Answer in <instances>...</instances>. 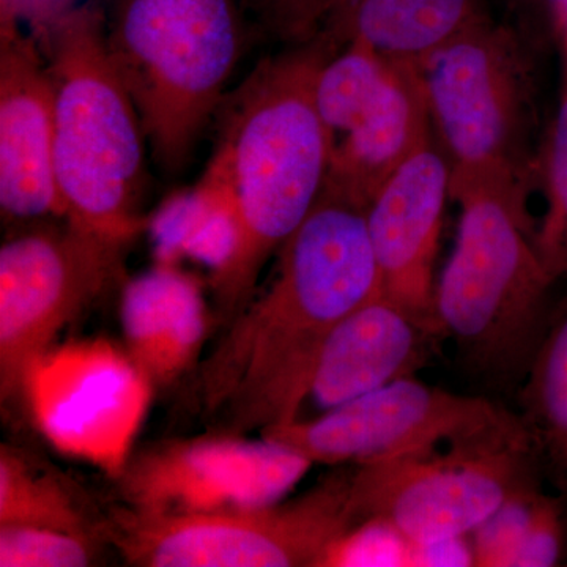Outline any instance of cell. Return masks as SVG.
<instances>
[{"mask_svg": "<svg viewBox=\"0 0 567 567\" xmlns=\"http://www.w3.org/2000/svg\"><path fill=\"white\" fill-rule=\"evenodd\" d=\"M410 548L390 525L365 520L328 548L320 567L410 566Z\"/></svg>", "mask_w": 567, "mask_h": 567, "instance_id": "cell-23", "label": "cell"}, {"mask_svg": "<svg viewBox=\"0 0 567 567\" xmlns=\"http://www.w3.org/2000/svg\"><path fill=\"white\" fill-rule=\"evenodd\" d=\"M410 566H473L470 537L440 540L410 548Z\"/></svg>", "mask_w": 567, "mask_h": 567, "instance_id": "cell-26", "label": "cell"}, {"mask_svg": "<svg viewBox=\"0 0 567 567\" xmlns=\"http://www.w3.org/2000/svg\"><path fill=\"white\" fill-rule=\"evenodd\" d=\"M447 197L451 164L432 136L386 178L364 208L380 290L435 324V259Z\"/></svg>", "mask_w": 567, "mask_h": 567, "instance_id": "cell-13", "label": "cell"}, {"mask_svg": "<svg viewBox=\"0 0 567 567\" xmlns=\"http://www.w3.org/2000/svg\"><path fill=\"white\" fill-rule=\"evenodd\" d=\"M350 466L358 525L383 522L412 546L468 536L524 484L546 476L525 427Z\"/></svg>", "mask_w": 567, "mask_h": 567, "instance_id": "cell-8", "label": "cell"}, {"mask_svg": "<svg viewBox=\"0 0 567 567\" xmlns=\"http://www.w3.org/2000/svg\"><path fill=\"white\" fill-rule=\"evenodd\" d=\"M54 95V169L66 219L130 246L145 229L144 128L104 43V14L74 7L37 33Z\"/></svg>", "mask_w": 567, "mask_h": 567, "instance_id": "cell-4", "label": "cell"}, {"mask_svg": "<svg viewBox=\"0 0 567 567\" xmlns=\"http://www.w3.org/2000/svg\"><path fill=\"white\" fill-rule=\"evenodd\" d=\"M311 464L260 439L205 435L142 450L118 481L123 505L145 513H203L270 505Z\"/></svg>", "mask_w": 567, "mask_h": 567, "instance_id": "cell-11", "label": "cell"}, {"mask_svg": "<svg viewBox=\"0 0 567 567\" xmlns=\"http://www.w3.org/2000/svg\"><path fill=\"white\" fill-rule=\"evenodd\" d=\"M95 537L58 529L0 525V567H87L103 561Z\"/></svg>", "mask_w": 567, "mask_h": 567, "instance_id": "cell-21", "label": "cell"}, {"mask_svg": "<svg viewBox=\"0 0 567 567\" xmlns=\"http://www.w3.org/2000/svg\"><path fill=\"white\" fill-rule=\"evenodd\" d=\"M128 246L65 221L25 224L0 248V398L20 401L40 358L114 284Z\"/></svg>", "mask_w": 567, "mask_h": 567, "instance_id": "cell-9", "label": "cell"}, {"mask_svg": "<svg viewBox=\"0 0 567 567\" xmlns=\"http://www.w3.org/2000/svg\"><path fill=\"white\" fill-rule=\"evenodd\" d=\"M454 251L435 284L434 317L458 368L491 393L516 398L558 298L528 207L466 192Z\"/></svg>", "mask_w": 567, "mask_h": 567, "instance_id": "cell-3", "label": "cell"}, {"mask_svg": "<svg viewBox=\"0 0 567 567\" xmlns=\"http://www.w3.org/2000/svg\"><path fill=\"white\" fill-rule=\"evenodd\" d=\"M557 44L561 48L563 65H565V73H563V96L567 95V0L563 2L558 13Z\"/></svg>", "mask_w": 567, "mask_h": 567, "instance_id": "cell-27", "label": "cell"}, {"mask_svg": "<svg viewBox=\"0 0 567 567\" xmlns=\"http://www.w3.org/2000/svg\"><path fill=\"white\" fill-rule=\"evenodd\" d=\"M260 29L287 48L309 43L322 32L338 0H246Z\"/></svg>", "mask_w": 567, "mask_h": 567, "instance_id": "cell-24", "label": "cell"}, {"mask_svg": "<svg viewBox=\"0 0 567 567\" xmlns=\"http://www.w3.org/2000/svg\"><path fill=\"white\" fill-rule=\"evenodd\" d=\"M0 210L6 223L66 219L54 169V95L35 37L0 41Z\"/></svg>", "mask_w": 567, "mask_h": 567, "instance_id": "cell-12", "label": "cell"}, {"mask_svg": "<svg viewBox=\"0 0 567 567\" xmlns=\"http://www.w3.org/2000/svg\"><path fill=\"white\" fill-rule=\"evenodd\" d=\"M246 0H110L104 43L153 158L177 173L226 100L246 47Z\"/></svg>", "mask_w": 567, "mask_h": 567, "instance_id": "cell-6", "label": "cell"}, {"mask_svg": "<svg viewBox=\"0 0 567 567\" xmlns=\"http://www.w3.org/2000/svg\"><path fill=\"white\" fill-rule=\"evenodd\" d=\"M539 186L546 212L537 223V249L551 278L567 281V95L540 142Z\"/></svg>", "mask_w": 567, "mask_h": 567, "instance_id": "cell-20", "label": "cell"}, {"mask_svg": "<svg viewBox=\"0 0 567 567\" xmlns=\"http://www.w3.org/2000/svg\"><path fill=\"white\" fill-rule=\"evenodd\" d=\"M432 136L420 63L391 59L382 87L331 144L324 183L365 208L386 178Z\"/></svg>", "mask_w": 567, "mask_h": 567, "instance_id": "cell-15", "label": "cell"}, {"mask_svg": "<svg viewBox=\"0 0 567 567\" xmlns=\"http://www.w3.org/2000/svg\"><path fill=\"white\" fill-rule=\"evenodd\" d=\"M498 399L429 385L416 375L312 417L270 425L260 439L309 464L363 465L524 429Z\"/></svg>", "mask_w": 567, "mask_h": 567, "instance_id": "cell-10", "label": "cell"}, {"mask_svg": "<svg viewBox=\"0 0 567 567\" xmlns=\"http://www.w3.org/2000/svg\"><path fill=\"white\" fill-rule=\"evenodd\" d=\"M336 52L320 35L287 48L260 62L219 107L215 151L192 197L197 227L226 241L212 268L218 328L251 300L265 265L322 193L331 142L315 92Z\"/></svg>", "mask_w": 567, "mask_h": 567, "instance_id": "cell-2", "label": "cell"}, {"mask_svg": "<svg viewBox=\"0 0 567 567\" xmlns=\"http://www.w3.org/2000/svg\"><path fill=\"white\" fill-rule=\"evenodd\" d=\"M0 525L58 529L104 540L103 514L89 509L63 477L40 468L9 445L0 447Z\"/></svg>", "mask_w": 567, "mask_h": 567, "instance_id": "cell-19", "label": "cell"}, {"mask_svg": "<svg viewBox=\"0 0 567 567\" xmlns=\"http://www.w3.org/2000/svg\"><path fill=\"white\" fill-rule=\"evenodd\" d=\"M122 327L144 379L173 385L197 364L210 328L199 286L173 265H159L123 290Z\"/></svg>", "mask_w": 567, "mask_h": 567, "instance_id": "cell-16", "label": "cell"}, {"mask_svg": "<svg viewBox=\"0 0 567 567\" xmlns=\"http://www.w3.org/2000/svg\"><path fill=\"white\" fill-rule=\"evenodd\" d=\"M546 476L528 481L470 533L473 566L514 567Z\"/></svg>", "mask_w": 567, "mask_h": 567, "instance_id": "cell-22", "label": "cell"}, {"mask_svg": "<svg viewBox=\"0 0 567 567\" xmlns=\"http://www.w3.org/2000/svg\"><path fill=\"white\" fill-rule=\"evenodd\" d=\"M443 342L435 323L380 290L328 336L303 410L312 405L317 410L312 416H317L395 380L416 375L434 360Z\"/></svg>", "mask_w": 567, "mask_h": 567, "instance_id": "cell-14", "label": "cell"}, {"mask_svg": "<svg viewBox=\"0 0 567 567\" xmlns=\"http://www.w3.org/2000/svg\"><path fill=\"white\" fill-rule=\"evenodd\" d=\"M537 61L516 31L484 13L420 63L453 199L484 189L528 207L543 142Z\"/></svg>", "mask_w": 567, "mask_h": 567, "instance_id": "cell-5", "label": "cell"}, {"mask_svg": "<svg viewBox=\"0 0 567 567\" xmlns=\"http://www.w3.org/2000/svg\"><path fill=\"white\" fill-rule=\"evenodd\" d=\"M484 13L481 0H338L319 35L338 51L357 41L421 63Z\"/></svg>", "mask_w": 567, "mask_h": 567, "instance_id": "cell-17", "label": "cell"}, {"mask_svg": "<svg viewBox=\"0 0 567 567\" xmlns=\"http://www.w3.org/2000/svg\"><path fill=\"white\" fill-rule=\"evenodd\" d=\"M276 257L271 281L189 372L183 398L208 435L298 420L328 336L380 292L364 208L327 183Z\"/></svg>", "mask_w": 567, "mask_h": 567, "instance_id": "cell-1", "label": "cell"}, {"mask_svg": "<svg viewBox=\"0 0 567 567\" xmlns=\"http://www.w3.org/2000/svg\"><path fill=\"white\" fill-rule=\"evenodd\" d=\"M499 21L522 37L537 55L557 44L558 13L565 0H492Z\"/></svg>", "mask_w": 567, "mask_h": 567, "instance_id": "cell-25", "label": "cell"}, {"mask_svg": "<svg viewBox=\"0 0 567 567\" xmlns=\"http://www.w3.org/2000/svg\"><path fill=\"white\" fill-rule=\"evenodd\" d=\"M514 399L547 483L567 496V292Z\"/></svg>", "mask_w": 567, "mask_h": 567, "instance_id": "cell-18", "label": "cell"}, {"mask_svg": "<svg viewBox=\"0 0 567 567\" xmlns=\"http://www.w3.org/2000/svg\"><path fill=\"white\" fill-rule=\"evenodd\" d=\"M286 502L203 513L103 514V535L134 567H320L328 548L357 527L352 466H334Z\"/></svg>", "mask_w": 567, "mask_h": 567, "instance_id": "cell-7", "label": "cell"}]
</instances>
